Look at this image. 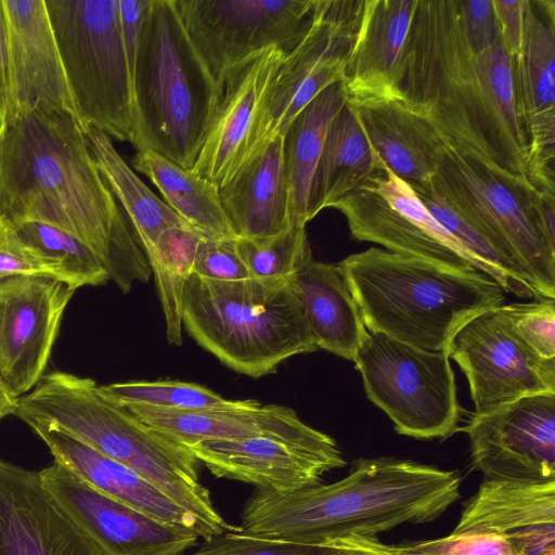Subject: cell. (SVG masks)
Listing matches in <instances>:
<instances>
[{"label":"cell","instance_id":"cell-1","mask_svg":"<svg viewBox=\"0 0 555 555\" xmlns=\"http://www.w3.org/2000/svg\"><path fill=\"white\" fill-rule=\"evenodd\" d=\"M400 90L447 144L528 180L514 63L492 0H417Z\"/></svg>","mask_w":555,"mask_h":555},{"label":"cell","instance_id":"cell-2","mask_svg":"<svg viewBox=\"0 0 555 555\" xmlns=\"http://www.w3.org/2000/svg\"><path fill=\"white\" fill-rule=\"evenodd\" d=\"M0 215L74 235L124 293L151 276L145 253L96 167L86 129L70 112L35 111L3 127Z\"/></svg>","mask_w":555,"mask_h":555},{"label":"cell","instance_id":"cell-3","mask_svg":"<svg viewBox=\"0 0 555 555\" xmlns=\"http://www.w3.org/2000/svg\"><path fill=\"white\" fill-rule=\"evenodd\" d=\"M460 487L454 470L396 457L359 459L345 478L330 485L291 492L257 489L238 529L315 545L376 539L402 524L436 520L459 500Z\"/></svg>","mask_w":555,"mask_h":555},{"label":"cell","instance_id":"cell-4","mask_svg":"<svg viewBox=\"0 0 555 555\" xmlns=\"http://www.w3.org/2000/svg\"><path fill=\"white\" fill-rule=\"evenodd\" d=\"M96 386L91 378L51 372L17 398L13 415L23 422L51 423L131 468L190 513L204 541L236 529L216 509L209 490L201 483L199 462L191 450L106 401Z\"/></svg>","mask_w":555,"mask_h":555},{"label":"cell","instance_id":"cell-5","mask_svg":"<svg viewBox=\"0 0 555 555\" xmlns=\"http://www.w3.org/2000/svg\"><path fill=\"white\" fill-rule=\"evenodd\" d=\"M367 332L441 351L476 313L504 305L492 278L371 247L338 263Z\"/></svg>","mask_w":555,"mask_h":555},{"label":"cell","instance_id":"cell-6","mask_svg":"<svg viewBox=\"0 0 555 555\" xmlns=\"http://www.w3.org/2000/svg\"><path fill=\"white\" fill-rule=\"evenodd\" d=\"M137 151L192 170L220 86L190 40L175 0H151L131 70Z\"/></svg>","mask_w":555,"mask_h":555},{"label":"cell","instance_id":"cell-7","mask_svg":"<svg viewBox=\"0 0 555 555\" xmlns=\"http://www.w3.org/2000/svg\"><path fill=\"white\" fill-rule=\"evenodd\" d=\"M182 325L224 365L254 378L318 349L289 281L221 282L192 274Z\"/></svg>","mask_w":555,"mask_h":555},{"label":"cell","instance_id":"cell-8","mask_svg":"<svg viewBox=\"0 0 555 555\" xmlns=\"http://www.w3.org/2000/svg\"><path fill=\"white\" fill-rule=\"evenodd\" d=\"M44 3L80 124L132 144V83L118 0Z\"/></svg>","mask_w":555,"mask_h":555},{"label":"cell","instance_id":"cell-9","mask_svg":"<svg viewBox=\"0 0 555 555\" xmlns=\"http://www.w3.org/2000/svg\"><path fill=\"white\" fill-rule=\"evenodd\" d=\"M433 186L529 272L541 298L555 299V247L540 229L538 191L444 142Z\"/></svg>","mask_w":555,"mask_h":555},{"label":"cell","instance_id":"cell-10","mask_svg":"<svg viewBox=\"0 0 555 555\" xmlns=\"http://www.w3.org/2000/svg\"><path fill=\"white\" fill-rule=\"evenodd\" d=\"M353 362L367 398L398 434L446 439L459 430L463 409L446 350H425L369 332Z\"/></svg>","mask_w":555,"mask_h":555},{"label":"cell","instance_id":"cell-11","mask_svg":"<svg viewBox=\"0 0 555 555\" xmlns=\"http://www.w3.org/2000/svg\"><path fill=\"white\" fill-rule=\"evenodd\" d=\"M184 29L220 86L236 65L269 47L289 54L307 36L318 0H175Z\"/></svg>","mask_w":555,"mask_h":555},{"label":"cell","instance_id":"cell-12","mask_svg":"<svg viewBox=\"0 0 555 555\" xmlns=\"http://www.w3.org/2000/svg\"><path fill=\"white\" fill-rule=\"evenodd\" d=\"M364 0H318L313 24L282 61L264 95L250 156L324 89L341 81ZM249 156V157H250Z\"/></svg>","mask_w":555,"mask_h":555},{"label":"cell","instance_id":"cell-13","mask_svg":"<svg viewBox=\"0 0 555 555\" xmlns=\"http://www.w3.org/2000/svg\"><path fill=\"white\" fill-rule=\"evenodd\" d=\"M332 208L345 216L351 235L359 241L459 271L478 270L414 190L384 164L365 185Z\"/></svg>","mask_w":555,"mask_h":555},{"label":"cell","instance_id":"cell-14","mask_svg":"<svg viewBox=\"0 0 555 555\" xmlns=\"http://www.w3.org/2000/svg\"><path fill=\"white\" fill-rule=\"evenodd\" d=\"M500 307L466 320L446 349L468 380L475 415L527 396L555 393V363L539 359L519 343Z\"/></svg>","mask_w":555,"mask_h":555},{"label":"cell","instance_id":"cell-15","mask_svg":"<svg viewBox=\"0 0 555 555\" xmlns=\"http://www.w3.org/2000/svg\"><path fill=\"white\" fill-rule=\"evenodd\" d=\"M486 480L555 481V393L527 396L460 427Z\"/></svg>","mask_w":555,"mask_h":555},{"label":"cell","instance_id":"cell-16","mask_svg":"<svg viewBox=\"0 0 555 555\" xmlns=\"http://www.w3.org/2000/svg\"><path fill=\"white\" fill-rule=\"evenodd\" d=\"M76 288L47 275L0 281V383L15 398L43 376Z\"/></svg>","mask_w":555,"mask_h":555},{"label":"cell","instance_id":"cell-17","mask_svg":"<svg viewBox=\"0 0 555 555\" xmlns=\"http://www.w3.org/2000/svg\"><path fill=\"white\" fill-rule=\"evenodd\" d=\"M47 491L103 555H183L198 534L149 517L91 487L57 462L39 472Z\"/></svg>","mask_w":555,"mask_h":555},{"label":"cell","instance_id":"cell-18","mask_svg":"<svg viewBox=\"0 0 555 555\" xmlns=\"http://www.w3.org/2000/svg\"><path fill=\"white\" fill-rule=\"evenodd\" d=\"M186 447L217 478L276 492L320 485L325 473L346 465L337 443L326 434L308 440L259 436Z\"/></svg>","mask_w":555,"mask_h":555},{"label":"cell","instance_id":"cell-19","mask_svg":"<svg viewBox=\"0 0 555 555\" xmlns=\"http://www.w3.org/2000/svg\"><path fill=\"white\" fill-rule=\"evenodd\" d=\"M528 138L527 179L555 195V1L525 0L524 36L513 59Z\"/></svg>","mask_w":555,"mask_h":555},{"label":"cell","instance_id":"cell-20","mask_svg":"<svg viewBox=\"0 0 555 555\" xmlns=\"http://www.w3.org/2000/svg\"><path fill=\"white\" fill-rule=\"evenodd\" d=\"M286 54L275 46L234 66L220 82L218 105L192 168L217 189L249 158L264 95Z\"/></svg>","mask_w":555,"mask_h":555},{"label":"cell","instance_id":"cell-21","mask_svg":"<svg viewBox=\"0 0 555 555\" xmlns=\"http://www.w3.org/2000/svg\"><path fill=\"white\" fill-rule=\"evenodd\" d=\"M3 5L10 53L4 126L35 111H67L77 117L44 0H3Z\"/></svg>","mask_w":555,"mask_h":555},{"label":"cell","instance_id":"cell-22","mask_svg":"<svg viewBox=\"0 0 555 555\" xmlns=\"http://www.w3.org/2000/svg\"><path fill=\"white\" fill-rule=\"evenodd\" d=\"M0 555H103L43 487L0 460Z\"/></svg>","mask_w":555,"mask_h":555},{"label":"cell","instance_id":"cell-23","mask_svg":"<svg viewBox=\"0 0 555 555\" xmlns=\"http://www.w3.org/2000/svg\"><path fill=\"white\" fill-rule=\"evenodd\" d=\"M452 533L494 535L516 555H555V481L485 479Z\"/></svg>","mask_w":555,"mask_h":555},{"label":"cell","instance_id":"cell-24","mask_svg":"<svg viewBox=\"0 0 555 555\" xmlns=\"http://www.w3.org/2000/svg\"><path fill=\"white\" fill-rule=\"evenodd\" d=\"M417 0H364L343 85L349 101L402 96L405 52Z\"/></svg>","mask_w":555,"mask_h":555},{"label":"cell","instance_id":"cell-25","mask_svg":"<svg viewBox=\"0 0 555 555\" xmlns=\"http://www.w3.org/2000/svg\"><path fill=\"white\" fill-rule=\"evenodd\" d=\"M156 431L183 446L205 440H242L259 436L318 439L324 433L305 424L279 404L240 400L234 406L167 410L144 405L124 408Z\"/></svg>","mask_w":555,"mask_h":555},{"label":"cell","instance_id":"cell-26","mask_svg":"<svg viewBox=\"0 0 555 555\" xmlns=\"http://www.w3.org/2000/svg\"><path fill=\"white\" fill-rule=\"evenodd\" d=\"M25 423L47 444L55 462L91 487L158 521L192 529L199 537L196 519L131 468L51 423L37 420Z\"/></svg>","mask_w":555,"mask_h":555},{"label":"cell","instance_id":"cell-27","mask_svg":"<svg viewBox=\"0 0 555 555\" xmlns=\"http://www.w3.org/2000/svg\"><path fill=\"white\" fill-rule=\"evenodd\" d=\"M218 192L234 238H264L288 229L291 198L283 135L255 152Z\"/></svg>","mask_w":555,"mask_h":555},{"label":"cell","instance_id":"cell-28","mask_svg":"<svg viewBox=\"0 0 555 555\" xmlns=\"http://www.w3.org/2000/svg\"><path fill=\"white\" fill-rule=\"evenodd\" d=\"M349 102L383 164L415 193L428 189L444 144L433 125L403 96Z\"/></svg>","mask_w":555,"mask_h":555},{"label":"cell","instance_id":"cell-29","mask_svg":"<svg viewBox=\"0 0 555 555\" xmlns=\"http://www.w3.org/2000/svg\"><path fill=\"white\" fill-rule=\"evenodd\" d=\"M289 284L318 349L353 361L369 332L340 267L311 253Z\"/></svg>","mask_w":555,"mask_h":555},{"label":"cell","instance_id":"cell-30","mask_svg":"<svg viewBox=\"0 0 555 555\" xmlns=\"http://www.w3.org/2000/svg\"><path fill=\"white\" fill-rule=\"evenodd\" d=\"M382 164L354 107L347 101L327 129L311 183L308 220L365 185Z\"/></svg>","mask_w":555,"mask_h":555},{"label":"cell","instance_id":"cell-31","mask_svg":"<svg viewBox=\"0 0 555 555\" xmlns=\"http://www.w3.org/2000/svg\"><path fill=\"white\" fill-rule=\"evenodd\" d=\"M86 135L96 167L119 202L146 258L166 230L191 228L134 173L106 133L88 127Z\"/></svg>","mask_w":555,"mask_h":555},{"label":"cell","instance_id":"cell-32","mask_svg":"<svg viewBox=\"0 0 555 555\" xmlns=\"http://www.w3.org/2000/svg\"><path fill=\"white\" fill-rule=\"evenodd\" d=\"M348 96L341 81L319 93L283 134L284 163L291 198V225L306 227L312 179L327 129Z\"/></svg>","mask_w":555,"mask_h":555},{"label":"cell","instance_id":"cell-33","mask_svg":"<svg viewBox=\"0 0 555 555\" xmlns=\"http://www.w3.org/2000/svg\"><path fill=\"white\" fill-rule=\"evenodd\" d=\"M132 166L150 179L164 202L201 235L233 237L215 185L150 150L137 151Z\"/></svg>","mask_w":555,"mask_h":555},{"label":"cell","instance_id":"cell-34","mask_svg":"<svg viewBox=\"0 0 555 555\" xmlns=\"http://www.w3.org/2000/svg\"><path fill=\"white\" fill-rule=\"evenodd\" d=\"M203 238L191 228H171L159 236L147 257L165 317L167 340L171 345L182 344L183 295Z\"/></svg>","mask_w":555,"mask_h":555},{"label":"cell","instance_id":"cell-35","mask_svg":"<svg viewBox=\"0 0 555 555\" xmlns=\"http://www.w3.org/2000/svg\"><path fill=\"white\" fill-rule=\"evenodd\" d=\"M98 392L119 406L144 405L167 410L234 406L240 400H227L212 390L179 380H132L96 386Z\"/></svg>","mask_w":555,"mask_h":555},{"label":"cell","instance_id":"cell-36","mask_svg":"<svg viewBox=\"0 0 555 555\" xmlns=\"http://www.w3.org/2000/svg\"><path fill=\"white\" fill-rule=\"evenodd\" d=\"M14 224L25 241L59 263L68 285L77 289L86 285H101L109 280L98 256L74 235L41 222Z\"/></svg>","mask_w":555,"mask_h":555},{"label":"cell","instance_id":"cell-37","mask_svg":"<svg viewBox=\"0 0 555 555\" xmlns=\"http://www.w3.org/2000/svg\"><path fill=\"white\" fill-rule=\"evenodd\" d=\"M250 279L288 282L311 254L305 227L291 225L264 238H235Z\"/></svg>","mask_w":555,"mask_h":555},{"label":"cell","instance_id":"cell-38","mask_svg":"<svg viewBox=\"0 0 555 555\" xmlns=\"http://www.w3.org/2000/svg\"><path fill=\"white\" fill-rule=\"evenodd\" d=\"M376 539H348L315 545L250 535L236 528L204 541L189 555H351L370 548Z\"/></svg>","mask_w":555,"mask_h":555},{"label":"cell","instance_id":"cell-39","mask_svg":"<svg viewBox=\"0 0 555 555\" xmlns=\"http://www.w3.org/2000/svg\"><path fill=\"white\" fill-rule=\"evenodd\" d=\"M500 312L512 333L539 359L555 363V300L502 305Z\"/></svg>","mask_w":555,"mask_h":555},{"label":"cell","instance_id":"cell-40","mask_svg":"<svg viewBox=\"0 0 555 555\" xmlns=\"http://www.w3.org/2000/svg\"><path fill=\"white\" fill-rule=\"evenodd\" d=\"M16 275H47L65 282L59 263L25 241L15 224L0 215V281Z\"/></svg>","mask_w":555,"mask_h":555},{"label":"cell","instance_id":"cell-41","mask_svg":"<svg viewBox=\"0 0 555 555\" xmlns=\"http://www.w3.org/2000/svg\"><path fill=\"white\" fill-rule=\"evenodd\" d=\"M379 548L390 555H516L503 540L490 534H454L388 545Z\"/></svg>","mask_w":555,"mask_h":555},{"label":"cell","instance_id":"cell-42","mask_svg":"<svg viewBox=\"0 0 555 555\" xmlns=\"http://www.w3.org/2000/svg\"><path fill=\"white\" fill-rule=\"evenodd\" d=\"M193 274L221 282L250 279L234 237H204L196 251Z\"/></svg>","mask_w":555,"mask_h":555},{"label":"cell","instance_id":"cell-43","mask_svg":"<svg viewBox=\"0 0 555 555\" xmlns=\"http://www.w3.org/2000/svg\"><path fill=\"white\" fill-rule=\"evenodd\" d=\"M492 2L504 47L514 59L522 42L525 0H492Z\"/></svg>","mask_w":555,"mask_h":555},{"label":"cell","instance_id":"cell-44","mask_svg":"<svg viewBox=\"0 0 555 555\" xmlns=\"http://www.w3.org/2000/svg\"><path fill=\"white\" fill-rule=\"evenodd\" d=\"M150 2L151 0H118L121 36L130 74L141 40Z\"/></svg>","mask_w":555,"mask_h":555},{"label":"cell","instance_id":"cell-45","mask_svg":"<svg viewBox=\"0 0 555 555\" xmlns=\"http://www.w3.org/2000/svg\"><path fill=\"white\" fill-rule=\"evenodd\" d=\"M9 31L3 0H0V113L3 126L9 108Z\"/></svg>","mask_w":555,"mask_h":555},{"label":"cell","instance_id":"cell-46","mask_svg":"<svg viewBox=\"0 0 555 555\" xmlns=\"http://www.w3.org/2000/svg\"><path fill=\"white\" fill-rule=\"evenodd\" d=\"M17 408V398L13 397L0 383V420L14 414Z\"/></svg>","mask_w":555,"mask_h":555},{"label":"cell","instance_id":"cell-47","mask_svg":"<svg viewBox=\"0 0 555 555\" xmlns=\"http://www.w3.org/2000/svg\"><path fill=\"white\" fill-rule=\"evenodd\" d=\"M380 541L378 539L374 540L372 543V546L367 550L353 553L351 555H386L380 548H379Z\"/></svg>","mask_w":555,"mask_h":555},{"label":"cell","instance_id":"cell-48","mask_svg":"<svg viewBox=\"0 0 555 555\" xmlns=\"http://www.w3.org/2000/svg\"><path fill=\"white\" fill-rule=\"evenodd\" d=\"M2 131H3V119L0 113V146H1V139H2Z\"/></svg>","mask_w":555,"mask_h":555},{"label":"cell","instance_id":"cell-49","mask_svg":"<svg viewBox=\"0 0 555 555\" xmlns=\"http://www.w3.org/2000/svg\"><path fill=\"white\" fill-rule=\"evenodd\" d=\"M386 554V553H385ZM386 555H390V554H386Z\"/></svg>","mask_w":555,"mask_h":555}]
</instances>
